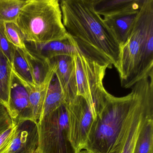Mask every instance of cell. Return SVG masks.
<instances>
[{"label":"cell","mask_w":153,"mask_h":153,"mask_svg":"<svg viewBox=\"0 0 153 153\" xmlns=\"http://www.w3.org/2000/svg\"><path fill=\"white\" fill-rule=\"evenodd\" d=\"M60 6L63 25L77 50L99 65L117 69L120 44L96 12L94 0H62Z\"/></svg>","instance_id":"cell-1"},{"label":"cell","mask_w":153,"mask_h":153,"mask_svg":"<svg viewBox=\"0 0 153 153\" xmlns=\"http://www.w3.org/2000/svg\"><path fill=\"white\" fill-rule=\"evenodd\" d=\"M116 69L125 88L153 73V0H143L129 36L120 46Z\"/></svg>","instance_id":"cell-2"},{"label":"cell","mask_w":153,"mask_h":153,"mask_svg":"<svg viewBox=\"0 0 153 153\" xmlns=\"http://www.w3.org/2000/svg\"><path fill=\"white\" fill-rule=\"evenodd\" d=\"M16 24L27 42L45 43L68 38L58 0H28Z\"/></svg>","instance_id":"cell-3"},{"label":"cell","mask_w":153,"mask_h":153,"mask_svg":"<svg viewBox=\"0 0 153 153\" xmlns=\"http://www.w3.org/2000/svg\"><path fill=\"white\" fill-rule=\"evenodd\" d=\"M132 92L122 97L110 94L94 120L85 149L92 153H110L129 114Z\"/></svg>","instance_id":"cell-4"},{"label":"cell","mask_w":153,"mask_h":153,"mask_svg":"<svg viewBox=\"0 0 153 153\" xmlns=\"http://www.w3.org/2000/svg\"><path fill=\"white\" fill-rule=\"evenodd\" d=\"M131 88L133 98L129 114L110 153H133L143 125L153 115V79L146 77Z\"/></svg>","instance_id":"cell-5"},{"label":"cell","mask_w":153,"mask_h":153,"mask_svg":"<svg viewBox=\"0 0 153 153\" xmlns=\"http://www.w3.org/2000/svg\"><path fill=\"white\" fill-rule=\"evenodd\" d=\"M73 58L76 70L77 95L85 99L95 120L104 107L110 95L103 83L108 67L90 60L78 51Z\"/></svg>","instance_id":"cell-6"},{"label":"cell","mask_w":153,"mask_h":153,"mask_svg":"<svg viewBox=\"0 0 153 153\" xmlns=\"http://www.w3.org/2000/svg\"><path fill=\"white\" fill-rule=\"evenodd\" d=\"M37 127L39 153H72L65 105L44 116Z\"/></svg>","instance_id":"cell-7"},{"label":"cell","mask_w":153,"mask_h":153,"mask_svg":"<svg viewBox=\"0 0 153 153\" xmlns=\"http://www.w3.org/2000/svg\"><path fill=\"white\" fill-rule=\"evenodd\" d=\"M65 106L69 141L73 153H77L85 148L94 118L87 102L80 96L77 95Z\"/></svg>","instance_id":"cell-8"},{"label":"cell","mask_w":153,"mask_h":153,"mask_svg":"<svg viewBox=\"0 0 153 153\" xmlns=\"http://www.w3.org/2000/svg\"><path fill=\"white\" fill-rule=\"evenodd\" d=\"M8 112L13 124L26 120L34 121L26 85L13 71Z\"/></svg>","instance_id":"cell-9"},{"label":"cell","mask_w":153,"mask_h":153,"mask_svg":"<svg viewBox=\"0 0 153 153\" xmlns=\"http://www.w3.org/2000/svg\"><path fill=\"white\" fill-rule=\"evenodd\" d=\"M54 64V73L65 96L66 104L77 96L76 70L73 56L62 55L50 59Z\"/></svg>","instance_id":"cell-10"},{"label":"cell","mask_w":153,"mask_h":153,"mask_svg":"<svg viewBox=\"0 0 153 153\" xmlns=\"http://www.w3.org/2000/svg\"><path fill=\"white\" fill-rule=\"evenodd\" d=\"M39 147L37 123L26 120L17 124V130L8 153H37Z\"/></svg>","instance_id":"cell-11"},{"label":"cell","mask_w":153,"mask_h":153,"mask_svg":"<svg viewBox=\"0 0 153 153\" xmlns=\"http://www.w3.org/2000/svg\"><path fill=\"white\" fill-rule=\"evenodd\" d=\"M21 51L27 62L36 86L42 87L50 84L54 74V64L27 48Z\"/></svg>","instance_id":"cell-12"},{"label":"cell","mask_w":153,"mask_h":153,"mask_svg":"<svg viewBox=\"0 0 153 153\" xmlns=\"http://www.w3.org/2000/svg\"><path fill=\"white\" fill-rule=\"evenodd\" d=\"M96 12L104 18L137 15L143 0H94Z\"/></svg>","instance_id":"cell-13"},{"label":"cell","mask_w":153,"mask_h":153,"mask_svg":"<svg viewBox=\"0 0 153 153\" xmlns=\"http://www.w3.org/2000/svg\"><path fill=\"white\" fill-rule=\"evenodd\" d=\"M26 48L30 51L51 59L62 55L73 56L77 51L69 36L67 39L45 43L26 42Z\"/></svg>","instance_id":"cell-14"},{"label":"cell","mask_w":153,"mask_h":153,"mask_svg":"<svg viewBox=\"0 0 153 153\" xmlns=\"http://www.w3.org/2000/svg\"><path fill=\"white\" fill-rule=\"evenodd\" d=\"M137 15L103 19L105 23L112 32L120 46L126 42L129 36Z\"/></svg>","instance_id":"cell-15"},{"label":"cell","mask_w":153,"mask_h":153,"mask_svg":"<svg viewBox=\"0 0 153 153\" xmlns=\"http://www.w3.org/2000/svg\"><path fill=\"white\" fill-rule=\"evenodd\" d=\"M65 96L54 73L48 87L44 107L42 118L57 110L62 105H65Z\"/></svg>","instance_id":"cell-16"},{"label":"cell","mask_w":153,"mask_h":153,"mask_svg":"<svg viewBox=\"0 0 153 153\" xmlns=\"http://www.w3.org/2000/svg\"><path fill=\"white\" fill-rule=\"evenodd\" d=\"M12 76V65L0 51V104L4 105L7 111Z\"/></svg>","instance_id":"cell-17"},{"label":"cell","mask_w":153,"mask_h":153,"mask_svg":"<svg viewBox=\"0 0 153 153\" xmlns=\"http://www.w3.org/2000/svg\"><path fill=\"white\" fill-rule=\"evenodd\" d=\"M25 84L29 93V101L34 120L38 123L42 118L45 102L50 84L42 87Z\"/></svg>","instance_id":"cell-18"},{"label":"cell","mask_w":153,"mask_h":153,"mask_svg":"<svg viewBox=\"0 0 153 153\" xmlns=\"http://www.w3.org/2000/svg\"><path fill=\"white\" fill-rule=\"evenodd\" d=\"M133 153H153V115L149 116L143 125Z\"/></svg>","instance_id":"cell-19"},{"label":"cell","mask_w":153,"mask_h":153,"mask_svg":"<svg viewBox=\"0 0 153 153\" xmlns=\"http://www.w3.org/2000/svg\"><path fill=\"white\" fill-rule=\"evenodd\" d=\"M28 0H0V23H16L19 15Z\"/></svg>","instance_id":"cell-20"},{"label":"cell","mask_w":153,"mask_h":153,"mask_svg":"<svg viewBox=\"0 0 153 153\" xmlns=\"http://www.w3.org/2000/svg\"><path fill=\"white\" fill-rule=\"evenodd\" d=\"M13 73L24 83L35 86L29 66L21 50L16 48L12 63Z\"/></svg>","instance_id":"cell-21"},{"label":"cell","mask_w":153,"mask_h":153,"mask_svg":"<svg viewBox=\"0 0 153 153\" xmlns=\"http://www.w3.org/2000/svg\"><path fill=\"white\" fill-rule=\"evenodd\" d=\"M5 34L10 42L16 47L24 51L26 49L25 37L16 23H4Z\"/></svg>","instance_id":"cell-22"},{"label":"cell","mask_w":153,"mask_h":153,"mask_svg":"<svg viewBox=\"0 0 153 153\" xmlns=\"http://www.w3.org/2000/svg\"><path fill=\"white\" fill-rule=\"evenodd\" d=\"M17 124L11 127L0 134V153H8L16 134Z\"/></svg>","instance_id":"cell-23"},{"label":"cell","mask_w":153,"mask_h":153,"mask_svg":"<svg viewBox=\"0 0 153 153\" xmlns=\"http://www.w3.org/2000/svg\"><path fill=\"white\" fill-rule=\"evenodd\" d=\"M4 23H0V51L12 63L16 48L9 41L4 30Z\"/></svg>","instance_id":"cell-24"},{"label":"cell","mask_w":153,"mask_h":153,"mask_svg":"<svg viewBox=\"0 0 153 153\" xmlns=\"http://www.w3.org/2000/svg\"><path fill=\"white\" fill-rule=\"evenodd\" d=\"M13 125L12 120L6 107L0 104V134Z\"/></svg>","instance_id":"cell-25"},{"label":"cell","mask_w":153,"mask_h":153,"mask_svg":"<svg viewBox=\"0 0 153 153\" xmlns=\"http://www.w3.org/2000/svg\"><path fill=\"white\" fill-rule=\"evenodd\" d=\"M77 153H91L90 151H88V150H86V149H83V150H81V151Z\"/></svg>","instance_id":"cell-26"},{"label":"cell","mask_w":153,"mask_h":153,"mask_svg":"<svg viewBox=\"0 0 153 153\" xmlns=\"http://www.w3.org/2000/svg\"><path fill=\"white\" fill-rule=\"evenodd\" d=\"M37 153H38V152H37Z\"/></svg>","instance_id":"cell-27"}]
</instances>
